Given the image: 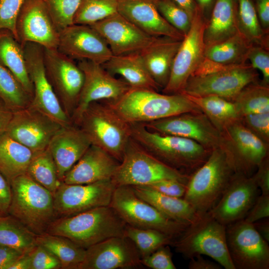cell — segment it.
Wrapping results in <instances>:
<instances>
[{
	"instance_id": "1",
	"label": "cell",
	"mask_w": 269,
	"mask_h": 269,
	"mask_svg": "<svg viewBox=\"0 0 269 269\" xmlns=\"http://www.w3.org/2000/svg\"><path fill=\"white\" fill-rule=\"evenodd\" d=\"M131 138L162 163L187 175L202 166L211 150L185 137L147 130L141 123L130 124Z\"/></svg>"
},
{
	"instance_id": "2",
	"label": "cell",
	"mask_w": 269,
	"mask_h": 269,
	"mask_svg": "<svg viewBox=\"0 0 269 269\" xmlns=\"http://www.w3.org/2000/svg\"><path fill=\"white\" fill-rule=\"evenodd\" d=\"M127 225L109 205L55 219L46 233L66 237L86 250L108 238L125 236Z\"/></svg>"
},
{
	"instance_id": "3",
	"label": "cell",
	"mask_w": 269,
	"mask_h": 269,
	"mask_svg": "<svg viewBox=\"0 0 269 269\" xmlns=\"http://www.w3.org/2000/svg\"><path fill=\"white\" fill-rule=\"evenodd\" d=\"M105 102L129 124L145 123L184 113L202 112L184 94H160L149 89L131 88L120 99Z\"/></svg>"
},
{
	"instance_id": "4",
	"label": "cell",
	"mask_w": 269,
	"mask_h": 269,
	"mask_svg": "<svg viewBox=\"0 0 269 269\" xmlns=\"http://www.w3.org/2000/svg\"><path fill=\"white\" fill-rule=\"evenodd\" d=\"M235 171L223 148L213 149L206 162L191 175L183 197L198 215L217 203Z\"/></svg>"
},
{
	"instance_id": "5",
	"label": "cell",
	"mask_w": 269,
	"mask_h": 269,
	"mask_svg": "<svg viewBox=\"0 0 269 269\" xmlns=\"http://www.w3.org/2000/svg\"><path fill=\"white\" fill-rule=\"evenodd\" d=\"M98 146L121 162L131 137L130 124L105 101L90 103L74 124Z\"/></svg>"
},
{
	"instance_id": "6",
	"label": "cell",
	"mask_w": 269,
	"mask_h": 269,
	"mask_svg": "<svg viewBox=\"0 0 269 269\" xmlns=\"http://www.w3.org/2000/svg\"><path fill=\"white\" fill-rule=\"evenodd\" d=\"M10 184L12 197L8 214L36 235L46 233L55 219L53 195L26 174Z\"/></svg>"
},
{
	"instance_id": "7",
	"label": "cell",
	"mask_w": 269,
	"mask_h": 269,
	"mask_svg": "<svg viewBox=\"0 0 269 269\" xmlns=\"http://www.w3.org/2000/svg\"><path fill=\"white\" fill-rule=\"evenodd\" d=\"M226 226L216 220L209 212L199 215L175 239L171 246L187 259L198 255L209 256L226 269H235L226 242Z\"/></svg>"
},
{
	"instance_id": "8",
	"label": "cell",
	"mask_w": 269,
	"mask_h": 269,
	"mask_svg": "<svg viewBox=\"0 0 269 269\" xmlns=\"http://www.w3.org/2000/svg\"><path fill=\"white\" fill-rule=\"evenodd\" d=\"M189 177L161 162L131 137L111 180L116 186H133L168 179L187 184Z\"/></svg>"
},
{
	"instance_id": "9",
	"label": "cell",
	"mask_w": 269,
	"mask_h": 269,
	"mask_svg": "<svg viewBox=\"0 0 269 269\" xmlns=\"http://www.w3.org/2000/svg\"><path fill=\"white\" fill-rule=\"evenodd\" d=\"M110 206L130 226L152 229L161 232L173 240L187 226L173 221L136 195L131 186H116Z\"/></svg>"
},
{
	"instance_id": "10",
	"label": "cell",
	"mask_w": 269,
	"mask_h": 269,
	"mask_svg": "<svg viewBox=\"0 0 269 269\" xmlns=\"http://www.w3.org/2000/svg\"><path fill=\"white\" fill-rule=\"evenodd\" d=\"M207 21L198 9L176 54L168 83L162 89V93H181L189 78L202 62L206 47L204 34Z\"/></svg>"
},
{
	"instance_id": "11",
	"label": "cell",
	"mask_w": 269,
	"mask_h": 269,
	"mask_svg": "<svg viewBox=\"0 0 269 269\" xmlns=\"http://www.w3.org/2000/svg\"><path fill=\"white\" fill-rule=\"evenodd\" d=\"M259 81V74L250 63L227 66L204 75L191 76L181 93L201 97L217 96L231 101L247 85Z\"/></svg>"
},
{
	"instance_id": "12",
	"label": "cell",
	"mask_w": 269,
	"mask_h": 269,
	"mask_svg": "<svg viewBox=\"0 0 269 269\" xmlns=\"http://www.w3.org/2000/svg\"><path fill=\"white\" fill-rule=\"evenodd\" d=\"M43 62L49 81L71 120L83 87L84 74L74 59L57 49L43 47Z\"/></svg>"
},
{
	"instance_id": "13",
	"label": "cell",
	"mask_w": 269,
	"mask_h": 269,
	"mask_svg": "<svg viewBox=\"0 0 269 269\" xmlns=\"http://www.w3.org/2000/svg\"><path fill=\"white\" fill-rule=\"evenodd\" d=\"M228 252L235 269H269V246L244 219L226 226Z\"/></svg>"
},
{
	"instance_id": "14",
	"label": "cell",
	"mask_w": 269,
	"mask_h": 269,
	"mask_svg": "<svg viewBox=\"0 0 269 269\" xmlns=\"http://www.w3.org/2000/svg\"><path fill=\"white\" fill-rule=\"evenodd\" d=\"M116 187L111 179L83 184L62 182L53 195L55 219L109 206Z\"/></svg>"
},
{
	"instance_id": "15",
	"label": "cell",
	"mask_w": 269,
	"mask_h": 269,
	"mask_svg": "<svg viewBox=\"0 0 269 269\" xmlns=\"http://www.w3.org/2000/svg\"><path fill=\"white\" fill-rule=\"evenodd\" d=\"M141 124L150 131L189 138L211 150L224 148L221 133L202 112L184 113Z\"/></svg>"
},
{
	"instance_id": "16",
	"label": "cell",
	"mask_w": 269,
	"mask_h": 269,
	"mask_svg": "<svg viewBox=\"0 0 269 269\" xmlns=\"http://www.w3.org/2000/svg\"><path fill=\"white\" fill-rule=\"evenodd\" d=\"M27 69L33 87L30 105L61 126L72 124L63 110L46 76L43 62V47L33 42L23 45Z\"/></svg>"
},
{
	"instance_id": "17",
	"label": "cell",
	"mask_w": 269,
	"mask_h": 269,
	"mask_svg": "<svg viewBox=\"0 0 269 269\" xmlns=\"http://www.w3.org/2000/svg\"><path fill=\"white\" fill-rule=\"evenodd\" d=\"M224 148L235 172L251 177L259 164L269 155V145L266 144L237 121L221 133Z\"/></svg>"
},
{
	"instance_id": "18",
	"label": "cell",
	"mask_w": 269,
	"mask_h": 269,
	"mask_svg": "<svg viewBox=\"0 0 269 269\" xmlns=\"http://www.w3.org/2000/svg\"><path fill=\"white\" fill-rule=\"evenodd\" d=\"M84 80L76 108L71 120L74 124L91 103L96 101H115L130 89L124 80L118 79L109 73L101 64L88 60L79 61Z\"/></svg>"
},
{
	"instance_id": "19",
	"label": "cell",
	"mask_w": 269,
	"mask_h": 269,
	"mask_svg": "<svg viewBox=\"0 0 269 269\" xmlns=\"http://www.w3.org/2000/svg\"><path fill=\"white\" fill-rule=\"evenodd\" d=\"M62 127L30 105L13 112L5 133L37 153L48 147L51 139Z\"/></svg>"
},
{
	"instance_id": "20",
	"label": "cell",
	"mask_w": 269,
	"mask_h": 269,
	"mask_svg": "<svg viewBox=\"0 0 269 269\" xmlns=\"http://www.w3.org/2000/svg\"><path fill=\"white\" fill-rule=\"evenodd\" d=\"M15 27L17 39L22 47L33 42L45 48L57 49L59 32L42 0H25Z\"/></svg>"
},
{
	"instance_id": "21",
	"label": "cell",
	"mask_w": 269,
	"mask_h": 269,
	"mask_svg": "<svg viewBox=\"0 0 269 269\" xmlns=\"http://www.w3.org/2000/svg\"><path fill=\"white\" fill-rule=\"evenodd\" d=\"M259 189L251 176L235 172L221 197L209 212L225 226L244 219L259 196Z\"/></svg>"
},
{
	"instance_id": "22",
	"label": "cell",
	"mask_w": 269,
	"mask_h": 269,
	"mask_svg": "<svg viewBox=\"0 0 269 269\" xmlns=\"http://www.w3.org/2000/svg\"><path fill=\"white\" fill-rule=\"evenodd\" d=\"M141 257L133 242L126 236L113 237L86 249L77 269H131L139 266Z\"/></svg>"
},
{
	"instance_id": "23",
	"label": "cell",
	"mask_w": 269,
	"mask_h": 269,
	"mask_svg": "<svg viewBox=\"0 0 269 269\" xmlns=\"http://www.w3.org/2000/svg\"><path fill=\"white\" fill-rule=\"evenodd\" d=\"M57 49L73 59L100 64L113 54L102 36L89 25L73 24L59 32Z\"/></svg>"
},
{
	"instance_id": "24",
	"label": "cell",
	"mask_w": 269,
	"mask_h": 269,
	"mask_svg": "<svg viewBox=\"0 0 269 269\" xmlns=\"http://www.w3.org/2000/svg\"><path fill=\"white\" fill-rule=\"evenodd\" d=\"M89 26L102 36L115 56L139 53L156 38L147 34L118 12Z\"/></svg>"
},
{
	"instance_id": "25",
	"label": "cell",
	"mask_w": 269,
	"mask_h": 269,
	"mask_svg": "<svg viewBox=\"0 0 269 269\" xmlns=\"http://www.w3.org/2000/svg\"><path fill=\"white\" fill-rule=\"evenodd\" d=\"M118 12L147 34L182 40L184 35L171 26L148 0H119Z\"/></svg>"
},
{
	"instance_id": "26",
	"label": "cell",
	"mask_w": 269,
	"mask_h": 269,
	"mask_svg": "<svg viewBox=\"0 0 269 269\" xmlns=\"http://www.w3.org/2000/svg\"><path fill=\"white\" fill-rule=\"evenodd\" d=\"M91 143L84 132L72 124L62 127L51 139L48 148L62 182L66 173L79 160Z\"/></svg>"
},
{
	"instance_id": "27",
	"label": "cell",
	"mask_w": 269,
	"mask_h": 269,
	"mask_svg": "<svg viewBox=\"0 0 269 269\" xmlns=\"http://www.w3.org/2000/svg\"><path fill=\"white\" fill-rule=\"evenodd\" d=\"M119 163L101 148L91 144L66 173L62 182L83 184L111 179Z\"/></svg>"
},
{
	"instance_id": "28",
	"label": "cell",
	"mask_w": 269,
	"mask_h": 269,
	"mask_svg": "<svg viewBox=\"0 0 269 269\" xmlns=\"http://www.w3.org/2000/svg\"><path fill=\"white\" fill-rule=\"evenodd\" d=\"M182 40L168 37H156L139 53L149 75L160 89H163L168 83Z\"/></svg>"
},
{
	"instance_id": "29",
	"label": "cell",
	"mask_w": 269,
	"mask_h": 269,
	"mask_svg": "<svg viewBox=\"0 0 269 269\" xmlns=\"http://www.w3.org/2000/svg\"><path fill=\"white\" fill-rule=\"evenodd\" d=\"M239 31L237 0H216L204 31L206 46L226 40Z\"/></svg>"
},
{
	"instance_id": "30",
	"label": "cell",
	"mask_w": 269,
	"mask_h": 269,
	"mask_svg": "<svg viewBox=\"0 0 269 269\" xmlns=\"http://www.w3.org/2000/svg\"><path fill=\"white\" fill-rule=\"evenodd\" d=\"M132 187L137 196L173 221L188 226L194 222L199 216L183 198L168 196L145 185Z\"/></svg>"
},
{
	"instance_id": "31",
	"label": "cell",
	"mask_w": 269,
	"mask_h": 269,
	"mask_svg": "<svg viewBox=\"0 0 269 269\" xmlns=\"http://www.w3.org/2000/svg\"><path fill=\"white\" fill-rule=\"evenodd\" d=\"M111 75H120L131 89L158 91L160 89L147 71L139 53L115 56L102 65Z\"/></svg>"
},
{
	"instance_id": "32",
	"label": "cell",
	"mask_w": 269,
	"mask_h": 269,
	"mask_svg": "<svg viewBox=\"0 0 269 269\" xmlns=\"http://www.w3.org/2000/svg\"><path fill=\"white\" fill-rule=\"evenodd\" d=\"M0 64L9 70L33 97V87L29 76L23 47L10 30L0 29Z\"/></svg>"
},
{
	"instance_id": "33",
	"label": "cell",
	"mask_w": 269,
	"mask_h": 269,
	"mask_svg": "<svg viewBox=\"0 0 269 269\" xmlns=\"http://www.w3.org/2000/svg\"><path fill=\"white\" fill-rule=\"evenodd\" d=\"M35 153L6 133L0 137V172L10 182L25 174Z\"/></svg>"
},
{
	"instance_id": "34",
	"label": "cell",
	"mask_w": 269,
	"mask_h": 269,
	"mask_svg": "<svg viewBox=\"0 0 269 269\" xmlns=\"http://www.w3.org/2000/svg\"><path fill=\"white\" fill-rule=\"evenodd\" d=\"M252 45L239 31L226 40L206 46L204 57L222 65L244 64L247 63L248 53Z\"/></svg>"
},
{
	"instance_id": "35",
	"label": "cell",
	"mask_w": 269,
	"mask_h": 269,
	"mask_svg": "<svg viewBox=\"0 0 269 269\" xmlns=\"http://www.w3.org/2000/svg\"><path fill=\"white\" fill-rule=\"evenodd\" d=\"M185 95L197 105L221 133L229 125L240 119L232 101L215 95L196 97Z\"/></svg>"
},
{
	"instance_id": "36",
	"label": "cell",
	"mask_w": 269,
	"mask_h": 269,
	"mask_svg": "<svg viewBox=\"0 0 269 269\" xmlns=\"http://www.w3.org/2000/svg\"><path fill=\"white\" fill-rule=\"evenodd\" d=\"M36 242L58 259L62 269H77L84 259L86 250L66 237L45 233Z\"/></svg>"
},
{
	"instance_id": "37",
	"label": "cell",
	"mask_w": 269,
	"mask_h": 269,
	"mask_svg": "<svg viewBox=\"0 0 269 269\" xmlns=\"http://www.w3.org/2000/svg\"><path fill=\"white\" fill-rule=\"evenodd\" d=\"M36 237L16 218L10 215L0 216V245L30 253L37 245Z\"/></svg>"
},
{
	"instance_id": "38",
	"label": "cell",
	"mask_w": 269,
	"mask_h": 269,
	"mask_svg": "<svg viewBox=\"0 0 269 269\" xmlns=\"http://www.w3.org/2000/svg\"><path fill=\"white\" fill-rule=\"evenodd\" d=\"M241 117L269 112V85L259 81L246 86L232 101Z\"/></svg>"
},
{
	"instance_id": "39",
	"label": "cell",
	"mask_w": 269,
	"mask_h": 269,
	"mask_svg": "<svg viewBox=\"0 0 269 269\" xmlns=\"http://www.w3.org/2000/svg\"><path fill=\"white\" fill-rule=\"evenodd\" d=\"M26 174L53 195L62 183L58 177L56 164L48 147L34 154Z\"/></svg>"
},
{
	"instance_id": "40",
	"label": "cell",
	"mask_w": 269,
	"mask_h": 269,
	"mask_svg": "<svg viewBox=\"0 0 269 269\" xmlns=\"http://www.w3.org/2000/svg\"><path fill=\"white\" fill-rule=\"evenodd\" d=\"M239 31L253 45L269 49V33L262 28L253 0H237Z\"/></svg>"
},
{
	"instance_id": "41",
	"label": "cell",
	"mask_w": 269,
	"mask_h": 269,
	"mask_svg": "<svg viewBox=\"0 0 269 269\" xmlns=\"http://www.w3.org/2000/svg\"><path fill=\"white\" fill-rule=\"evenodd\" d=\"M0 98L13 112L31 104L32 97L7 68L0 64Z\"/></svg>"
},
{
	"instance_id": "42",
	"label": "cell",
	"mask_w": 269,
	"mask_h": 269,
	"mask_svg": "<svg viewBox=\"0 0 269 269\" xmlns=\"http://www.w3.org/2000/svg\"><path fill=\"white\" fill-rule=\"evenodd\" d=\"M125 236L136 247L141 258L154 252L160 247L171 245L174 240L166 234L152 229H142L127 225Z\"/></svg>"
},
{
	"instance_id": "43",
	"label": "cell",
	"mask_w": 269,
	"mask_h": 269,
	"mask_svg": "<svg viewBox=\"0 0 269 269\" xmlns=\"http://www.w3.org/2000/svg\"><path fill=\"white\" fill-rule=\"evenodd\" d=\"M119 0H80L73 24L91 25L118 12Z\"/></svg>"
},
{
	"instance_id": "44",
	"label": "cell",
	"mask_w": 269,
	"mask_h": 269,
	"mask_svg": "<svg viewBox=\"0 0 269 269\" xmlns=\"http://www.w3.org/2000/svg\"><path fill=\"white\" fill-rule=\"evenodd\" d=\"M60 32L73 24L80 0H42Z\"/></svg>"
},
{
	"instance_id": "45",
	"label": "cell",
	"mask_w": 269,
	"mask_h": 269,
	"mask_svg": "<svg viewBox=\"0 0 269 269\" xmlns=\"http://www.w3.org/2000/svg\"><path fill=\"white\" fill-rule=\"evenodd\" d=\"M162 17L184 35L189 31L192 19L172 0H157L153 2Z\"/></svg>"
},
{
	"instance_id": "46",
	"label": "cell",
	"mask_w": 269,
	"mask_h": 269,
	"mask_svg": "<svg viewBox=\"0 0 269 269\" xmlns=\"http://www.w3.org/2000/svg\"><path fill=\"white\" fill-rule=\"evenodd\" d=\"M240 121L251 133L269 145V112L247 115L241 117Z\"/></svg>"
},
{
	"instance_id": "47",
	"label": "cell",
	"mask_w": 269,
	"mask_h": 269,
	"mask_svg": "<svg viewBox=\"0 0 269 269\" xmlns=\"http://www.w3.org/2000/svg\"><path fill=\"white\" fill-rule=\"evenodd\" d=\"M24 1L0 0V29L10 30L16 39V21Z\"/></svg>"
},
{
	"instance_id": "48",
	"label": "cell",
	"mask_w": 269,
	"mask_h": 269,
	"mask_svg": "<svg viewBox=\"0 0 269 269\" xmlns=\"http://www.w3.org/2000/svg\"><path fill=\"white\" fill-rule=\"evenodd\" d=\"M247 58L252 67L262 73V83L269 85V49L261 45L252 44L249 50Z\"/></svg>"
},
{
	"instance_id": "49",
	"label": "cell",
	"mask_w": 269,
	"mask_h": 269,
	"mask_svg": "<svg viewBox=\"0 0 269 269\" xmlns=\"http://www.w3.org/2000/svg\"><path fill=\"white\" fill-rule=\"evenodd\" d=\"M169 245L162 246L141 259V264L152 269H176Z\"/></svg>"
},
{
	"instance_id": "50",
	"label": "cell",
	"mask_w": 269,
	"mask_h": 269,
	"mask_svg": "<svg viewBox=\"0 0 269 269\" xmlns=\"http://www.w3.org/2000/svg\"><path fill=\"white\" fill-rule=\"evenodd\" d=\"M31 257V269H61L58 259L50 251L37 244L29 253Z\"/></svg>"
},
{
	"instance_id": "51",
	"label": "cell",
	"mask_w": 269,
	"mask_h": 269,
	"mask_svg": "<svg viewBox=\"0 0 269 269\" xmlns=\"http://www.w3.org/2000/svg\"><path fill=\"white\" fill-rule=\"evenodd\" d=\"M145 186L163 194L177 198H183L186 189V184L171 179L159 180Z\"/></svg>"
},
{
	"instance_id": "52",
	"label": "cell",
	"mask_w": 269,
	"mask_h": 269,
	"mask_svg": "<svg viewBox=\"0 0 269 269\" xmlns=\"http://www.w3.org/2000/svg\"><path fill=\"white\" fill-rule=\"evenodd\" d=\"M269 217V195H259L252 208L244 219L254 223L260 219Z\"/></svg>"
},
{
	"instance_id": "53",
	"label": "cell",
	"mask_w": 269,
	"mask_h": 269,
	"mask_svg": "<svg viewBox=\"0 0 269 269\" xmlns=\"http://www.w3.org/2000/svg\"><path fill=\"white\" fill-rule=\"evenodd\" d=\"M251 177L261 191V194L269 195V155L259 164Z\"/></svg>"
},
{
	"instance_id": "54",
	"label": "cell",
	"mask_w": 269,
	"mask_h": 269,
	"mask_svg": "<svg viewBox=\"0 0 269 269\" xmlns=\"http://www.w3.org/2000/svg\"><path fill=\"white\" fill-rule=\"evenodd\" d=\"M11 197L10 184L0 172V216L8 215Z\"/></svg>"
},
{
	"instance_id": "55",
	"label": "cell",
	"mask_w": 269,
	"mask_h": 269,
	"mask_svg": "<svg viewBox=\"0 0 269 269\" xmlns=\"http://www.w3.org/2000/svg\"><path fill=\"white\" fill-rule=\"evenodd\" d=\"M23 254L16 249L0 245V269H9Z\"/></svg>"
},
{
	"instance_id": "56",
	"label": "cell",
	"mask_w": 269,
	"mask_h": 269,
	"mask_svg": "<svg viewBox=\"0 0 269 269\" xmlns=\"http://www.w3.org/2000/svg\"><path fill=\"white\" fill-rule=\"evenodd\" d=\"M254 6L263 30L269 33V0H253Z\"/></svg>"
},
{
	"instance_id": "57",
	"label": "cell",
	"mask_w": 269,
	"mask_h": 269,
	"mask_svg": "<svg viewBox=\"0 0 269 269\" xmlns=\"http://www.w3.org/2000/svg\"><path fill=\"white\" fill-rule=\"evenodd\" d=\"M189 269H221L222 267L218 263H215L203 258L198 255L190 259L188 266Z\"/></svg>"
},
{
	"instance_id": "58",
	"label": "cell",
	"mask_w": 269,
	"mask_h": 269,
	"mask_svg": "<svg viewBox=\"0 0 269 269\" xmlns=\"http://www.w3.org/2000/svg\"><path fill=\"white\" fill-rule=\"evenodd\" d=\"M13 113L0 98V137L5 133Z\"/></svg>"
},
{
	"instance_id": "59",
	"label": "cell",
	"mask_w": 269,
	"mask_h": 269,
	"mask_svg": "<svg viewBox=\"0 0 269 269\" xmlns=\"http://www.w3.org/2000/svg\"><path fill=\"white\" fill-rule=\"evenodd\" d=\"M178 6L183 9L191 19L198 10L195 0H172Z\"/></svg>"
},
{
	"instance_id": "60",
	"label": "cell",
	"mask_w": 269,
	"mask_h": 269,
	"mask_svg": "<svg viewBox=\"0 0 269 269\" xmlns=\"http://www.w3.org/2000/svg\"><path fill=\"white\" fill-rule=\"evenodd\" d=\"M259 234L269 243V218H265L253 223Z\"/></svg>"
},
{
	"instance_id": "61",
	"label": "cell",
	"mask_w": 269,
	"mask_h": 269,
	"mask_svg": "<svg viewBox=\"0 0 269 269\" xmlns=\"http://www.w3.org/2000/svg\"><path fill=\"white\" fill-rule=\"evenodd\" d=\"M197 7L208 20L216 0H195Z\"/></svg>"
},
{
	"instance_id": "62",
	"label": "cell",
	"mask_w": 269,
	"mask_h": 269,
	"mask_svg": "<svg viewBox=\"0 0 269 269\" xmlns=\"http://www.w3.org/2000/svg\"><path fill=\"white\" fill-rule=\"evenodd\" d=\"M9 269H31V257L29 253L21 256Z\"/></svg>"
},
{
	"instance_id": "63",
	"label": "cell",
	"mask_w": 269,
	"mask_h": 269,
	"mask_svg": "<svg viewBox=\"0 0 269 269\" xmlns=\"http://www.w3.org/2000/svg\"><path fill=\"white\" fill-rule=\"evenodd\" d=\"M148 0L151 1H152V2H155V1H156L157 0Z\"/></svg>"
}]
</instances>
